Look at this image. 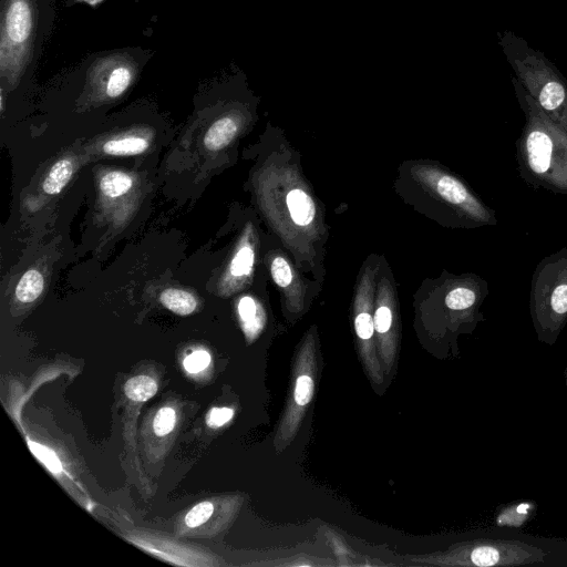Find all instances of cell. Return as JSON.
<instances>
[{
  "mask_svg": "<svg viewBox=\"0 0 567 567\" xmlns=\"http://www.w3.org/2000/svg\"><path fill=\"white\" fill-rule=\"evenodd\" d=\"M214 512V505L209 502H202L195 505L185 517L188 527H197L206 523Z\"/></svg>",
  "mask_w": 567,
  "mask_h": 567,
  "instance_id": "obj_23",
  "label": "cell"
},
{
  "mask_svg": "<svg viewBox=\"0 0 567 567\" xmlns=\"http://www.w3.org/2000/svg\"><path fill=\"white\" fill-rule=\"evenodd\" d=\"M29 446L34 456H37L52 473L61 472L62 465L54 451L31 441H29Z\"/></svg>",
  "mask_w": 567,
  "mask_h": 567,
  "instance_id": "obj_22",
  "label": "cell"
},
{
  "mask_svg": "<svg viewBox=\"0 0 567 567\" xmlns=\"http://www.w3.org/2000/svg\"><path fill=\"white\" fill-rule=\"evenodd\" d=\"M313 379L308 374H301L297 378L293 391V400L298 406H306L313 396Z\"/></svg>",
  "mask_w": 567,
  "mask_h": 567,
  "instance_id": "obj_19",
  "label": "cell"
},
{
  "mask_svg": "<svg viewBox=\"0 0 567 567\" xmlns=\"http://www.w3.org/2000/svg\"><path fill=\"white\" fill-rule=\"evenodd\" d=\"M419 175L446 203L464 210L475 219L487 220L488 215L484 207L454 176L430 167L420 168Z\"/></svg>",
  "mask_w": 567,
  "mask_h": 567,
  "instance_id": "obj_4",
  "label": "cell"
},
{
  "mask_svg": "<svg viewBox=\"0 0 567 567\" xmlns=\"http://www.w3.org/2000/svg\"><path fill=\"white\" fill-rule=\"evenodd\" d=\"M234 415L230 408H213L206 415L207 425L210 427H219L227 423Z\"/></svg>",
  "mask_w": 567,
  "mask_h": 567,
  "instance_id": "obj_25",
  "label": "cell"
},
{
  "mask_svg": "<svg viewBox=\"0 0 567 567\" xmlns=\"http://www.w3.org/2000/svg\"><path fill=\"white\" fill-rule=\"evenodd\" d=\"M209 362V353L204 350H198L185 358L184 368L190 373H197L206 369Z\"/></svg>",
  "mask_w": 567,
  "mask_h": 567,
  "instance_id": "obj_24",
  "label": "cell"
},
{
  "mask_svg": "<svg viewBox=\"0 0 567 567\" xmlns=\"http://www.w3.org/2000/svg\"><path fill=\"white\" fill-rule=\"evenodd\" d=\"M73 174V164L68 158L58 161L49 171L42 188L49 195L59 194L68 184Z\"/></svg>",
  "mask_w": 567,
  "mask_h": 567,
  "instance_id": "obj_14",
  "label": "cell"
},
{
  "mask_svg": "<svg viewBox=\"0 0 567 567\" xmlns=\"http://www.w3.org/2000/svg\"><path fill=\"white\" fill-rule=\"evenodd\" d=\"M372 278L367 271L361 280L354 300V329L359 340L361 358L367 373L375 383L383 381L381 365L377 358L374 342V313H372Z\"/></svg>",
  "mask_w": 567,
  "mask_h": 567,
  "instance_id": "obj_3",
  "label": "cell"
},
{
  "mask_svg": "<svg viewBox=\"0 0 567 567\" xmlns=\"http://www.w3.org/2000/svg\"><path fill=\"white\" fill-rule=\"evenodd\" d=\"M497 41L517 81L538 106L567 131V79L542 51L514 32L498 31Z\"/></svg>",
  "mask_w": 567,
  "mask_h": 567,
  "instance_id": "obj_1",
  "label": "cell"
},
{
  "mask_svg": "<svg viewBox=\"0 0 567 567\" xmlns=\"http://www.w3.org/2000/svg\"><path fill=\"white\" fill-rule=\"evenodd\" d=\"M156 382L147 375H137L126 381L124 392L126 396L136 402H143L155 395Z\"/></svg>",
  "mask_w": 567,
  "mask_h": 567,
  "instance_id": "obj_16",
  "label": "cell"
},
{
  "mask_svg": "<svg viewBox=\"0 0 567 567\" xmlns=\"http://www.w3.org/2000/svg\"><path fill=\"white\" fill-rule=\"evenodd\" d=\"M286 204L292 221L299 226H308L316 216V206L311 196L301 188L291 189Z\"/></svg>",
  "mask_w": 567,
  "mask_h": 567,
  "instance_id": "obj_10",
  "label": "cell"
},
{
  "mask_svg": "<svg viewBox=\"0 0 567 567\" xmlns=\"http://www.w3.org/2000/svg\"><path fill=\"white\" fill-rule=\"evenodd\" d=\"M159 300L165 308L181 316L190 315L197 307L196 298L190 292L175 288L164 290Z\"/></svg>",
  "mask_w": 567,
  "mask_h": 567,
  "instance_id": "obj_12",
  "label": "cell"
},
{
  "mask_svg": "<svg viewBox=\"0 0 567 567\" xmlns=\"http://www.w3.org/2000/svg\"><path fill=\"white\" fill-rule=\"evenodd\" d=\"M243 116L231 113L216 120L204 136V144L209 151H219L227 146L238 134Z\"/></svg>",
  "mask_w": 567,
  "mask_h": 567,
  "instance_id": "obj_8",
  "label": "cell"
},
{
  "mask_svg": "<svg viewBox=\"0 0 567 567\" xmlns=\"http://www.w3.org/2000/svg\"><path fill=\"white\" fill-rule=\"evenodd\" d=\"M44 278L38 269L27 270L16 287V297L20 302H33L42 293Z\"/></svg>",
  "mask_w": 567,
  "mask_h": 567,
  "instance_id": "obj_11",
  "label": "cell"
},
{
  "mask_svg": "<svg viewBox=\"0 0 567 567\" xmlns=\"http://www.w3.org/2000/svg\"><path fill=\"white\" fill-rule=\"evenodd\" d=\"M476 301V293L468 287H456L445 297V305L452 310H465Z\"/></svg>",
  "mask_w": 567,
  "mask_h": 567,
  "instance_id": "obj_17",
  "label": "cell"
},
{
  "mask_svg": "<svg viewBox=\"0 0 567 567\" xmlns=\"http://www.w3.org/2000/svg\"><path fill=\"white\" fill-rule=\"evenodd\" d=\"M255 262V249L251 229L247 228L227 268L225 282L228 287L237 286L248 278Z\"/></svg>",
  "mask_w": 567,
  "mask_h": 567,
  "instance_id": "obj_7",
  "label": "cell"
},
{
  "mask_svg": "<svg viewBox=\"0 0 567 567\" xmlns=\"http://www.w3.org/2000/svg\"><path fill=\"white\" fill-rule=\"evenodd\" d=\"M548 308L553 318L567 315V282H560L554 287L548 297Z\"/></svg>",
  "mask_w": 567,
  "mask_h": 567,
  "instance_id": "obj_18",
  "label": "cell"
},
{
  "mask_svg": "<svg viewBox=\"0 0 567 567\" xmlns=\"http://www.w3.org/2000/svg\"><path fill=\"white\" fill-rule=\"evenodd\" d=\"M176 422V413L172 408L164 406L158 410L156 413L153 427L155 434L158 436H164L172 432Z\"/></svg>",
  "mask_w": 567,
  "mask_h": 567,
  "instance_id": "obj_21",
  "label": "cell"
},
{
  "mask_svg": "<svg viewBox=\"0 0 567 567\" xmlns=\"http://www.w3.org/2000/svg\"><path fill=\"white\" fill-rule=\"evenodd\" d=\"M237 310L246 337L250 340L255 339L265 323V311L261 305L251 296H244L238 301Z\"/></svg>",
  "mask_w": 567,
  "mask_h": 567,
  "instance_id": "obj_9",
  "label": "cell"
},
{
  "mask_svg": "<svg viewBox=\"0 0 567 567\" xmlns=\"http://www.w3.org/2000/svg\"><path fill=\"white\" fill-rule=\"evenodd\" d=\"M150 146L146 138L141 136H125L113 138L103 144V152L114 156H128L144 153Z\"/></svg>",
  "mask_w": 567,
  "mask_h": 567,
  "instance_id": "obj_13",
  "label": "cell"
},
{
  "mask_svg": "<svg viewBox=\"0 0 567 567\" xmlns=\"http://www.w3.org/2000/svg\"><path fill=\"white\" fill-rule=\"evenodd\" d=\"M270 271L274 281L281 288L288 287L292 281V270L286 258L277 256L272 259Z\"/></svg>",
  "mask_w": 567,
  "mask_h": 567,
  "instance_id": "obj_20",
  "label": "cell"
},
{
  "mask_svg": "<svg viewBox=\"0 0 567 567\" xmlns=\"http://www.w3.org/2000/svg\"><path fill=\"white\" fill-rule=\"evenodd\" d=\"M393 298L392 291L388 281L380 284L378 306L374 310V328L378 334V344L383 363V371L389 373L393 365L395 358V331L393 328L394 312H393Z\"/></svg>",
  "mask_w": 567,
  "mask_h": 567,
  "instance_id": "obj_5",
  "label": "cell"
},
{
  "mask_svg": "<svg viewBox=\"0 0 567 567\" xmlns=\"http://www.w3.org/2000/svg\"><path fill=\"white\" fill-rule=\"evenodd\" d=\"M133 186V178L124 172H110L100 179V189L109 198H116L126 194Z\"/></svg>",
  "mask_w": 567,
  "mask_h": 567,
  "instance_id": "obj_15",
  "label": "cell"
},
{
  "mask_svg": "<svg viewBox=\"0 0 567 567\" xmlns=\"http://www.w3.org/2000/svg\"><path fill=\"white\" fill-rule=\"evenodd\" d=\"M34 30L32 0H4L0 40L1 75L16 81L28 61Z\"/></svg>",
  "mask_w": 567,
  "mask_h": 567,
  "instance_id": "obj_2",
  "label": "cell"
},
{
  "mask_svg": "<svg viewBox=\"0 0 567 567\" xmlns=\"http://www.w3.org/2000/svg\"><path fill=\"white\" fill-rule=\"evenodd\" d=\"M133 65L122 58H110L96 64L91 75L99 79L104 94L110 99L121 96L133 81Z\"/></svg>",
  "mask_w": 567,
  "mask_h": 567,
  "instance_id": "obj_6",
  "label": "cell"
}]
</instances>
